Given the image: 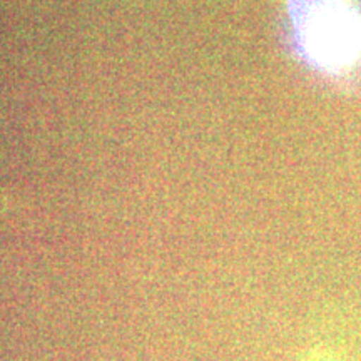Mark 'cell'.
I'll list each match as a JSON object with an SVG mask.
<instances>
[{
    "instance_id": "6da1fadb",
    "label": "cell",
    "mask_w": 361,
    "mask_h": 361,
    "mask_svg": "<svg viewBox=\"0 0 361 361\" xmlns=\"http://www.w3.org/2000/svg\"><path fill=\"white\" fill-rule=\"evenodd\" d=\"M300 56L323 74L346 78L361 69V8L355 0H288Z\"/></svg>"
},
{
    "instance_id": "7a4b0ae2",
    "label": "cell",
    "mask_w": 361,
    "mask_h": 361,
    "mask_svg": "<svg viewBox=\"0 0 361 361\" xmlns=\"http://www.w3.org/2000/svg\"><path fill=\"white\" fill-rule=\"evenodd\" d=\"M308 361H343V360L336 358L335 355H323V353H319V355H316L314 358H311Z\"/></svg>"
}]
</instances>
